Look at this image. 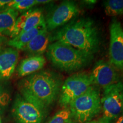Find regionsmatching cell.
Instances as JSON below:
<instances>
[{
	"label": "cell",
	"mask_w": 123,
	"mask_h": 123,
	"mask_svg": "<svg viewBox=\"0 0 123 123\" xmlns=\"http://www.w3.org/2000/svg\"><path fill=\"white\" fill-rule=\"evenodd\" d=\"M9 100V94L0 82V107L6 105Z\"/></svg>",
	"instance_id": "20"
},
{
	"label": "cell",
	"mask_w": 123,
	"mask_h": 123,
	"mask_svg": "<svg viewBox=\"0 0 123 123\" xmlns=\"http://www.w3.org/2000/svg\"><path fill=\"white\" fill-rule=\"evenodd\" d=\"M37 4V0H13L4 7L5 10L12 9L18 12L29 10Z\"/></svg>",
	"instance_id": "18"
},
{
	"label": "cell",
	"mask_w": 123,
	"mask_h": 123,
	"mask_svg": "<svg viewBox=\"0 0 123 123\" xmlns=\"http://www.w3.org/2000/svg\"><path fill=\"white\" fill-rule=\"evenodd\" d=\"M0 123H1V122H0Z\"/></svg>",
	"instance_id": "29"
},
{
	"label": "cell",
	"mask_w": 123,
	"mask_h": 123,
	"mask_svg": "<svg viewBox=\"0 0 123 123\" xmlns=\"http://www.w3.org/2000/svg\"><path fill=\"white\" fill-rule=\"evenodd\" d=\"M86 123H111L110 121H109L108 120L105 119V118L101 117L98 120H95L90 121L89 122H87Z\"/></svg>",
	"instance_id": "21"
},
{
	"label": "cell",
	"mask_w": 123,
	"mask_h": 123,
	"mask_svg": "<svg viewBox=\"0 0 123 123\" xmlns=\"http://www.w3.org/2000/svg\"><path fill=\"white\" fill-rule=\"evenodd\" d=\"M46 62L45 58L41 55L30 56L21 62L17 68L19 77H26L41 70Z\"/></svg>",
	"instance_id": "14"
},
{
	"label": "cell",
	"mask_w": 123,
	"mask_h": 123,
	"mask_svg": "<svg viewBox=\"0 0 123 123\" xmlns=\"http://www.w3.org/2000/svg\"><path fill=\"white\" fill-rule=\"evenodd\" d=\"M115 123H123V114L118 117L117 120L116 121V122Z\"/></svg>",
	"instance_id": "26"
},
{
	"label": "cell",
	"mask_w": 123,
	"mask_h": 123,
	"mask_svg": "<svg viewBox=\"0 0 123 123\" xmlns=\"http://www.w3.org/2000/svg\"><path fill=\"white\" fill-rule=\"evenodd\" d=\"M46 28V23L40 25L35 28L20 33L19 35L7 41V44L16 50H21L41 31Z\"/></svg>",
	"instance_id": "15"
},
{
	"label": "cell",
	"mask_w": 123,
	"mask_h": 123,
	"mask_svg": "<svg viewBox=\"0 0 123 123\" xmlns=\"http://www.w3.org/2000/svg\"><path fill=\"white\" fill-rule=\"evenodd\" d=\"M0 122H1V119H0Z\"/></svg>",
	"instance_id": "28"
},
{
	"label": "cell",
	"mask_w": 123,
	"mask_h": 123,
	"mask_svg": "<svg viewBox=\"0 0 123 123\" xmlns=\"http://www.w3.org/2000/svg\"><path fill=\"white\" fill-rule=\"evenodd\" d=\"M7 41L8 40L5 36L0 34V49L2 48L4 44L7 43Z\"/></svg>",
	"instance_id": "22"
},
{
	"label": "cell",
	"mask_w": 123,
	"mask_h": 123,
	"mask_svg": "<svg viewBox=\"0 0 123 123\" xmlns=\"http://www.w3.org/2000/svg\"><path fill=\"white\" fill-rule=\"evenodd\" d=\"M62 81L56 74L41 71L26 76L18 83L21 96L44 111L58 98Z\"/></svg>",
	"instance_id": "1"
},
{
	"label": "cell",
	"mask_w": 123,
	"mask_h": 123,
	"mask_svg": "<svg viewBox=\"0 0 123 123\" xmlns=\"http://www.w3.org/2000/svg\"><path fill=\"white\" fill-rule=\"evenodd\" d=\"M103 117L111 121L123 114V82L119 81L104 90L101 99Z\"/></svg>",
	"instance_id": "6"
},
{
	"label": "cell",
	"mask_w": 123,
	"mask_h": 123,
	"mask_svg": "<svg viewBox=\"0 0 123 123\" xmlns=\"http://www.w3.org/2000/svg\"><path fill=\"white\" fill-rule=\"evenodd\" d=\"M104 12L108 16H117L123 14V0H108L104 2Z\"/></svg>",
	"instance_id": "17"
},
{
	"label": "cell",
	"mask_w": 123,
	"mask_h": 123,
	"mask_svg": "<svg viewBox=\"0 0 123 123\" xmlns=\"http://www.w3.org/2000/svg\"><path fill=\"white\" fill-rule=\"evenodd\" d=\"M18 51L12 47L0 49V79H8L18 63Z\"/></svg>",
	"instance_id": "12"
},
{
	"label": "cell",
	"mask_w": 123,
	"mask_h": 123,
	"mask_svg": "<svg viewBox=\"0 0 123 123\" xmlns=\"http://www.w3.org/2000/svg\"><path fill=\"white\" fill-rule=\"evenodd\" d=\"M47 56L55 67L67 72L75 71L84 68L90 63L93 55L59 42L50 44Z\"/></svg>",
	"instance_id": "3"
},
{
	"label": "cell",
	"mask_w": 123,
	"mask_h": 123,
	"mask_svg": "<svg viewBox=\"0 0 123 123\" xmlns=\"http://www.w3.org/2000/svg\"><path fill=\"white\" fill-rule=\"evenodd\" d=\"M50 39V34L46 29L35 36L22 50L31 56L41 55L47 50Z\"/></svg>",
	"instance_id": "13"
},
{
	"label": "cell",
	"mask_w": 123,
	"mask_h": 123,
	"mask_svg": "<svg viewBox=\"0 0 123 123\" xmlns=\"http://www.w3.org/2000/svg\"><path fill=\"white\" fill-rule=\"evenodd\" d=\"M78 123L75 122V121H72L71 120H69V121H68V123Z\"/></svg>",
	"instance_id": "27"
},
{
	"label": "cell",
	"mask_w": 123,
	"mask_h": 123,
	"mask_svg": "<svg viewBox=\"0 0 123 123\" xmlns=\"http://www.w3.org/2000/svg\"><path fill=\"white\" fill-rule=\"evenodd\" d=\"M93 84L91 74L81 73L66 79L61 86L59 103L62 107H68L71 103L81 96Z\"/></svg>",
	"instance_id": "5"
},
{
	"label": "cell",
	"mask_w": 123,
	"mask_h": 123,
	"mask_svg": "<svg viewBox=\"0 0 123 123\" xmlns=\"http://www.w3.org/2000/svg\"><path fill=\"white\" fill-rule=\"evenodd\" d=\"M12 113L17 123H42L46 112L18 94L14 103Z\"/></svg>",
	"instance_id": "7"
},
{
	"label": "cell",
	"mask_w": 123,
	"mask_h": 123,
	"mask_svg": "<svg viewBox=\"0 0 123 123\" xmlns=\"http://www.w3.org/2000/svg\"><path fill=\"white\" fill-rule=\"evenodd\" d=\"M52 40L92 55L98 51L100 45L98 29L89 18H81L68 23L55 32Z\"/></svg>",
	"instance_id": "2"
},
{
	"label": "cell",
	"mask_w": 123,
	"mask_h": 123,
	"mask_svg": "<svg viewBox=\"0 0 123 123\" xmlns=\"http://www.w3.org/2000/svg\"><path fill=\"white\" fill-rule=\"evenodd\" d=\"M37 4H47V3L50 2L51 1H49V0H37Z\"/></svg>",
	"instance_id": "24"
},
{
	"label": "cell",
	"mask_w": 123,
	"mask_h": 123,
	"mask_svg": "<svg viewBox=\"0 0 123 123\" xmlns=\"http://www.w3.org/2000/svg\"><path fill=\"white\" fill-rule=\"evenodd\" d=\"M45 23V18L41 9H30L18 17L10 37L13 38L20 33L26 31Z\"/></svg>",
	"instance_id": "11"
},
{
	"label": "cell",
	"mask_w": 123,
	"mask_h": 123,
	"mask_svg": "<svg viewBox=\"0 0 123 123\" xmlns=\"http://www.w3.org/2000/svg\"><path fill=\"white\" fill-rule=\"evenodd\" d=\"M79 13V9L74 2L63 1L47 14L45 19L47 30H53L64 25Z\"/></svg>",
	"instance_id": "8"
},
{
	"label": "cell",
	"mask_w": 123,
	"mask_h": 123,
	"mask_svg": "<svg viewBox=\"0 0 123 123\" xmlns=\"http://www.w3.org/2000/svg\"><path fill=\"white\" fill-rule=\"evenodd\" d=\"M71 117L78 123H86L98 115L101 109V98L98 88L93 85L69 105Z\"/></svg>",
	"instance_id": "4"
},
{
	"label": "cell",
	"mask_w": 123,
	"mask_h": 123,
	"mask_svg": "<svg viewBox=\"0 0 123 123\" xmlns=\"http://www.w3.org/2000/svg\"><path fill=\"white\" fill-rule=\"evenodd\" d=\"M84 2L88 5H93L96 4L97 1H95V0H88V1H84Z\"/></svg>",
	"instance_id": "25"
},
{
	"label": "cell",
	"mask_w": 123,
	"mask_h": 123,
	"mask_svg": "<svg viewBox=\"0 0 123 123\" xmlns=\"http://www.w3.org/2000/svg\"><path fill=\"white\" fill-rule=\"evenodd\" d=\"M18 17V12L14 9L0 12V34L10 37Z\"/></svg>",
	"instance_id": "16"
},
{
	"label": "cell",
	"mask_w": 123,
	"mask_h": 123,
	"mask_svg": "<svg viewBox=\"0 0 123 123\" xmlns=\"http://www.w3.org/2000/svg\"><path fill=\"white\" fill-rule=\"evenodd\" d=\"M10 0H0V8L3 6H5L6 5L10 2Z\"/></svg>",
	"instance_id": "23"
},
{
	"label": "cell",
	"mask_w": 123,
	"mask_h": 123,
	"mask_svg": "<svg viewBox=\"0 0 123 123\" xmlns=\"http://www.w3.org/2000/svg\"><path fill=\"white\" fill-rule=\"evenodd\" d=\"M93 84L104 89L119 82V76L116 69L110 63L100 60L95 64L91 74Z\"/></svg>",
	"instance_id": "10"
},
{
	"label": "cell",
	"mask_w": 123,
	"mask_h": 123,
	"mask_svg": "<svg viewBox=\"0 0 123 123\" xmlns=\"http://www.w3.org/2000/svg\"><path fill=\"white\" fill-rule=\"evenodd\" d=\"M71 118V112L69 108H64L59 111L47 123H67Z\"/></svg>",
	"instance_id": "19"
},
{
	"label": "cell",
	"mask_w": 123,
	"mask_h": 123,
	"mask_svg": "<svg viewBox=\"0 0 123 123\" xmlns=\"http://www.w3.org/2000/svg\"><path fill=\"white\" fill-rule=\"evenodd\" d=\"M109 49L110 63L115 68L123 70V29L117 19H112L110 27Z\"/></svg>",
	"instance_id": "9"
}]
</instances>
